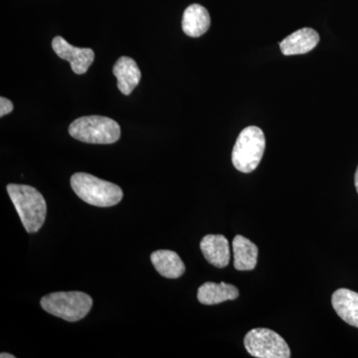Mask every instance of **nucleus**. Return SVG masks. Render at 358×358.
Instances as JSON below:
<instances>
[{
  "mask_svg": "<svg viewBox=\"0 0 358 358\" xmlns=\"http://www.w3.org/2000/svg\"><path fill=\"white\" fill-rule=\"evenodd\" d=\"M7 192L27 233L38 232L46 219L43 195L32 186L13 183L7 185Z\"/></svg>",
  "mask_w": 358,
  "mask_h": 358,
  "instance_id": "nucleus-1",
  "label": "nucleus"
},
{
  "mask_svg": "<svg viewBox=\"0 0 358 358\" xmlns=\"http://www.w3.org/2000/svg\"><path fill=\"white\" fill-rule=\"evenodd\" d=\"M71 187L83 201L98 207L114 206L121 202L124 193L120 186L85 173L73 174Z\"/></svg>",
  "mask_w": 358,
  "mask_h": 358,
  "instance_id": "nucleus-2",
  "label": "nucleus"
},
{
  "mask_svg": "<svg viewBox=\"0 0 358 358\" xmlns=\"http://www.w3.org/2000/svg\"><path fill=\"white\" fill-rule=\"evenodd\" d=\"M69 134L75 140L83 143L110 145L120 140L121 127L108 117L87 115L70 124Z\"/></svg>",
  "mask_w": 358,
  "mask_h": 358,
  "instance_id": "nucleus-3",
  "label": "nucleus"
},
{
  "mask_svg": "<svg viewBox=\"0 0 358 358\" xmlns=\"http://www.w3.org/2000/svg\"><path fill=\"white\" fill-rule=\"evenodd\" d=\"M40 303L45 312L74 322L88 315L93 306V300L89 294L82 292H58L43 296Z\"/></svg>",
  "mask_w": 358,
  "mask_h": 358,
  "instance_id": "nucleus-4",
  "label": "nucleus"
},
{
  "mask_svg": "<svg viewBox=\"0 0 358 358\" xmlns=\"http://www.w3.org/2000/svg\"><path fill=\"white\" fill-rule=\"evenodd\" d=\"M265 148L266 138L262 129L247 127L240 133L233 148V166L241 173H252L260 164Z\"/></svg>",
  "mask_w": 358,
  "mask_h": 358,
  "instance_id": "nucleus-5",
  "label": "nucleus"
},
{
  "mask_svg": "<svg viewBox=\"0 0 358 358\" xmlns=\"http://www.w3.org/2000/svg\"><path fill=\"white\" fill-rule=\"evenodd\" d=\"M244 345L247 352L258 358H289L291 350L280 334L268 329H254L246 334Z\"/></svg>",
  "mask_w": 358,
  "mask_h": 358,
  "instance_id": "nucleus-6",
  "label": "nucleus"
},
{
  "mask_svg": "<svg viewBox=\"0 0 358 358\" xmlns=\"http://www.w3.org/2000/svg\"><path fill=\"white\" fill-rule=\"evenodd\" d=\"M52 48L59 57L70 62L73 72L78 75L85 74L95 59V53L91 48L72 46L61 36L53 39Z\"/></svg>",
  "mask_w": 358,
  "mask_h": 358,
  "instance_id": "nucleus-7",
  "label": "nucleus"
},
{
  "mask_svg": "<svg viewBox=\"0 0 358 358\" xmlns=\"http://www.w3.org/2000/svg\"><path fill=\"white\" fill-rule=\"evenodd\" d=\"M319 41V33L313 28L306 27L292 33L282 40L280 43V48L284 55H301L312 51Z\"/></svg>",
  "mask_w": 358,
  "mask_h": 358,
  "instance_id": "nucleus-8",
  "label": "nucleus"
},
{
  "mask_svg": "<svg viewBox=\"0 0 358 358\" xmlns=\"http://www.w3.org/2000/svg\"><path fill=\"white\" fill-rule=\"evenodd\" d=\"M200 249L214 267L224 268L230 262L229 242L223 235H206L200 242Z\"/></svg>",
  "mask_w": 358,
  "mask_h": 358,
  "instance_id": "nucleus-9",
  "label": "nucleus"
},
{
  "mask_svg": "<svg viewBox=\"0 0 358 358\" xmlns=\"http://www.w3.org/2000/svg\"><path fill=\"white\" fill-rule=\"evenodd\" d=\"M113 73L117 80V88L124 95L129 96L140 84L141 73L134 59L122 56L115 62Z\"/></svg>",
  "mask_w": 358,
  "mask_h": 358,
  "instance_id": "nucleus-10",
  "label": "nucleus"
},
{
  "mask_svg": "<svg viewBox=\"0 0 358 358\" xmlns=\"http://www.w3.org/2000/svg\"><path fill=\"white\" fill-rule=\"evenodd\" d=\"M331 303L338 317L358 329V294L348 289L334 292Z\"/></svg>",
  "mask_w": 358,
  "mask_h": 358,
  "instance_id": "nucleus-11",
  "label": "nucleus"
},
{
  "mask_svg": "<svg viewBox=\"0 0 358 358\" xmlns=\"http://www.w3.org/2000/svg\"><path fill=\"white\" fill-rule=\"evenodd\" d=\"M239 296V291L233 285L226 282H207L199 289L197 299L202 305L214 306L226 301H234Z\"/></svg>",
  "mask_w": 358,
  "mask_h": 358,
  "instance_id": "nucleus-12",
  "label": "nucleus"
},
{
  "mask_svg": "<svg viewBox=\"0 0 358 358\" xmlns=\"http://www.w3.org/2000/svg\"><path fill=\"white\" fill-rule=\"evenodd\" d=\"M210 24V15L205 7L192 4L185 9L182 16V30L187 36H201L207 32Z\"/></svg>",
  "mask_w": 358,
  "mask_h": 358,
  "instance_id": "nucleus-13",
  "label": "nucleus"
},
{
  "mask_svg": "<svg viewBox=\"0 0 358 358\" xmlns=\"http://www.w3.org/2000/svg\"><path fill=\"white\" fill-rule=\"evenodd\" d=\"M150 260L159 275L167 279H178L185 274V263L176 252L159 250L150 255Z\"/></svg>",
  "mask_w": 358,
  "mask_h": 358,
  "instance_id": "nucleus-14",
  "label": "nucleus"
},
{
  "mask_svg": "<svg viewBox=\"0 0 358 358\" xmlns=\"http://www.w3.org/2000/svg\"><path fill=\"white\" fill-rule=\"evenodd\" d=\"M232 246L235 268L238 271L254 270L258 260V247L241 235L234 238Z\"/></svg>",
  "mask_w": 358,
  "mask_h": 358,
  "instance_id": "nucleus-15",
  "label": "nucleus"
},
{
  "mask_svg": "<svg viewBox=\"0 0 358 358\" xmlns=\"http://www.w3.org/2000/svg\"><path fill=\"white\" fill-rule=\"evenodd\" d=\"M14 109L13 103L8 99L1 96L0 98V117H4V115H8L9 113L13 112Z\"/></svg>",
  "mask_w": 358,
  "mask_h": 358,
  "instance_id": "nucleus-16",
  "label": "nucleus"
},
{
  "mask_svg": "<svg viewBox=\"0 0 358 358\" xmlns=\"http://www.w3.org/2000/svg\"><path fill=\"white\" fill-rule=\"evenodd\" d=\"M0 357L1 358H15L13 355H9V353H1L0 355Z\"/></svg>",
  "mask_w": 358,
  "mask_h": 358,
  "instance_id": "nucleus-17",
  "label": "nucleus"
},
{
  "mask_svg": "<svg viewBox=\"0 0 358 358\" xmlns=\"http://www.w3.org/2000/svg\"><path fill=\"white\" fill-rule=\"evenodd\" d=\"M355 187H357V190L358 192V166H357V173H355Z\"/></svg>",
  "mask_w": 358,
  "mask_h": 358,
  "instance_id": "nucleus-18",
  "label": "nucleus"
}]
</instances>
